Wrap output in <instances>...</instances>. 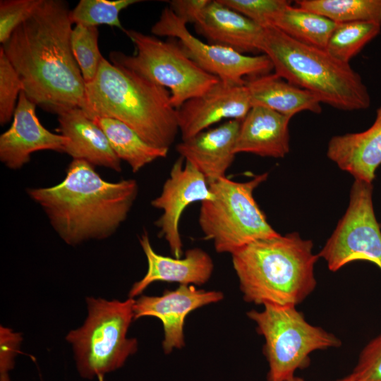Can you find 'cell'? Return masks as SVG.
<instances>
[{"label":"cell","instance_id":"obj_2","mask_svg":"<svg viewBox=\"0 0 381 381\" xmlns=\"http://www.w3.org/2000/svg\"><path fill=\"white\" fill-rule=\"evenodd\" d=\"M66 173L55 186L28 189V195L68 245L111 236L126 219L136 199V181L109 182L95 166L80 159H73Z\"/></svg>","mask_w":381,"mask_h":381},{"label":"cell","instance_id":"obj_20","mask_svg":"<svg viewBox=\"0 0 381 381\" xmlns=\"http://www.w3.org/2000/svg\"><path fill=\"white\" fill-rule=\"evenodd\" d=\"M327 156L355 179L372 183L381 165V106L376 110L373 123L365 131L332 137Z\"/></svg>","mask_w":381,"mask_h":381},{"label":"cell","instance_id":"obj_34","mask_svg":"<svg viewBox=\"0 0 381 381\" xmlns=\"http://www.w3.org/2000/svg\"><path fill=\"white\" fill-rule=\"evenodd\" d=\"M210 0H171L169 8L186 24L195 23Z\"/></svg>","mask_w":381,"mask_h":381},{"label":"cell","instance_id":"obj_13","mask_svg":"<svg viewBox=\"0 0 381 381\" xmlns=\"http://www.w3.org/2000/svg\"><path fill=\"white\" fill-rule=\"evenodd\" d=\"M223 298L220 291L198 289L194 285H180L175 290H166L159 296L143 295L135 299L134 320L147 316L160 320L164 334L162 348L165 353H169L185 345L183 328L187 315Z\"/></svg>","mask_w":381,"mask_h":381},{"label":"cell","instance_id":"obj_7","mask_svg":"<svg viewBox=\"0 0 381 381\" xmlns=\"http://www.w3.org/2000/svg\"><path fill=\"white\" fill-rule=\"evenodd\" d=\"M267 176L263 173L245 182L224 177L209 185L214 198L201 202L198 222L205 238L213 241L217 253L232 254L255 241L279 234L253 197Z\"/></svg>","mask_w":381,"mask_h":381},{"label":"cell","instance_id":"obj_10","mask_svg":"<svg viewBox=\"0 0 381 381\" xmlns=\"http://www.w3.org/2000/svg\"><path fill=\"white\" fill-rule=\"evenodd\" d=\"M373 189L371 183L355 179L347 210L318 254L330 271L356 260L371 262L381 270V231L375 215Z\"/></svg>","mask_w":381,"mask_h":381},{"label":"cell","instance_id":"obj_23","mask_svg":"<svg viewBox=\"0 0 381 381\" xmlns=\"http://www.w3.org/2000/svg\"><path fill=\"white\" fill-rule=\"evenodd\" d=\"M92 120L105 133L117 157L127 162L133 173L167 156L169 149L149 144L134 130L117 119L95 117Z\"/></svg>","mask_w":381,"mask_h":381},{"label":"cell","instance_id":"obj_1","mask_svg":"<svg viewBox=\"0 0 381 381\" xmlns=\"http://www.w3.org/2000/svg\"><path fill=\"white\" fill-rule=\"evenodd\" d=\"M68 3L42 0L1 47L37 106L59 114L83 109L85 83L73 56Z\"/></svg>","mask_w":381,"mask_h":381},{"label":"cell","instance_id":"obj_31","mask_svg":"<svg viewBox=\"0 0 381 381\" xmlns=\"http://www.w3.org/2000/svg\"><path fill=\"white\" fill-rule=\"evenodd\" d=\"M42 0L0 1V42L4 44L13 31L28 18Z\"/></svg>","mask_w":381,"mask_h":381},{"label":"cell","instance_id":"obj_15","mask_svg":"<svg viewBox=\"0 0 381 381\" xmlns=\"http://www.w3.org/2000/svg\"><path fill=\"white\" fill-rule=\"evenodd\" d=\"M36 104L22 91L10 128L0 135V160L8 169H19L37 151L52 150L64 152L67 139L54 133L40 123Z\"/></svg>","mask_w":381,"mask_h":381},{"label":"cell","instance_id":"obj_9","mask_svg":"<svg viewBox=\"0 0 381 381\" xmlns=\"http://www.w3.org/2000/svg\"><path fill=\"white\" fill-rule=\"evenodd\" d=\"M135 47L133 55L121 52L109 54L111 62L168 88L173 107L202 95L219 78L200 68L186 54L176 38L161 40L135 30L124 32Z\"/></svg>","mask_w":381,"mask_h":381},{"label":"cell","instance_id":"obj_12","mask_svg":"<svg viewBox=\"0 0 381 381\" xmlns=\"http://www.w3.org/2000/svg\"><path fill=\"white\" fill-rule=\"evenodd\" d=\"M214 198L205 176L179 157L174 163L161 193L151 201L153 207L163 211L155 225L159 229V236L166 240L175 258H181L183 253L179 232L182 213L191 203Z\"/></svg>","mask_w":381,"mask_h":381},{"label":"cell","instance_id":"obj_37","mask_svg":"<svg viewBox=\"0 0 381 381\" xmlns=\"http://www.w3.org/2000/svg\"><path fill=\"white\" fill-rule=\"evenodd\" d=\"M288 381H305L303 379L299 377L294 376L291 379H289Z\"/></svg>","mask_w":381,"mask_h":381},{"label":"cell","instance_id":"obj_22","mask_svg":"<svg viewBox=\"0 0 381 381\" xmlns=\"http://www.w3.org/2000/svg\"><path fill=\"white\" fill-rule=\"evenodd\" d=\"M245 84L253 107H264L290 118L303 111H322L321 102L314 95L275 73L250 77Z\"/></svg>","mask_w":381,"mask_h":381},{"label":"cell","instance_id":"obj_4","mask_svg":"<svg viewBox=\"0 0 381 381\" xmlns=\"http://www.w3.org/2000/svg\"><path fill=\"white\" fill-rule=\"evenodd\" d=\"M296 233L255 241L231 254L243 299L256 305L296 306L315 289L319 256Z\"/></svg>","mask_w":381,"mask_h":381},{"label":"cell","instance_id":"obj_33","mask_svg":"<svg viewBox=\"0 0 381 381\" xmlns=\"http://www.w3.org/2000/svg\"><path fill=\"white\" fill-rule=\"evenodd\" d=\"M21 339L20 333L1 327L0 373H8L13 368Z\"/></svg>","mask_w":381,"mask_h":381},{"label":"cell","instance_id":"obj_8","mask_svg":"<svg viewBox=\"0 0 381 381\" xmlns=\"http://www.w3.org/2000/svg\"><path fill=\"white\" fill-rule=\"evenodd\" d=\"M263 306L262 310H251L247 315L265 338L267 381H288L296 370L309 365L312 352L341 345L334 334L308 322L296 306L269 303Z\"/></svg>","mask_w":381,"mask_h":381},{"label":"cell","instance_id":"obj_21","mask_svg":"<svg viewBox=\"0 0 381 381\" xmlns=\"http://www.w3.org/2000/svg\"><path fill=\"white\" fill-rule=\"evenodd\" d=\"M291 119L264 107H252L241 121L234 153L284 157L289 151Z\"/></svg>","mask_w":381,"mask_h":381},{"label":"cell","instance_id":"obj_25","mask_svg":"<svg viewBox=\"0 0 381 381\" xmlns=\"http://www.w3.org/2000/svg\"><path fill=\"white\" fill-rule=\"evenodd\" d=\"M296 5L337 24L371 22L381 25V0H298Z\"/></svg>","mask_w":381,"mask_h":381},{"label":"cell","instance_id":"obj_35","mask_svg":"<svg viewBox=\"0 0 381 381\" xmlns=\"http://www.w3.org/2000/svg\"><path fill=\"white\" fill-rule=\"evenodd\" d=\"M335 381H366L363 377L352 372L350 375Z\"/></svg>","mask_w":381,"mask_h":381},{"label":"cell","instance_id":"obj_11","mask_svg":"<svg viewBox=\"0 0 381 381\" xmlns=\"http://www.w3.org/2000/svg\"><path fill=\"white\" fill-rule=\"evenodd\" d=\"M151 32L155 36L177 39L188 56L200 68L226 83L244 85L246 76L265 75L273 70L270 59L265 54L250 56L201 41L169 6L163 9Z\"/></svg>","mask_w":381,"mask_h":381},{"label":"cell","instance_id":"obj_32","mask_svg":"<svg viewBox=\"0 0 381 381\" xmlns=\"http://www.w3.org/2000/svg\"><path fill=\"white\" fill-rule=\"evenodd\" d=\"M353 372L366 381H381V333L362 349Z\"/></svg>","mask_w":381,"mask_h":381},{"label":"cell","instance_id":"obj_24","mask_svg":"<svg viewBox=\"0 0 381 381\" xmlns=\"http://www.w3.org/2000/svg\"><path fill=\"white\" fill-rule=\"evenodd\" d=\"M272 26L303 43L325 49L337 23L290 4L279 15Z\"/></svg>","mask_w":381,"mask_h":381},{"label":"cell","instance_id":"obj_6","mask_svg":"<svg viewBox=\"0 0 381 381\" xmlns=\"http://www.w3.org/2000/svg\"><path fill=\"white\" fill-rule=\"evenodd\" d=\"M135 299L121 301L86 298L87 316L83 325L70 331L76 368L85 379H92L121 368L138 350V341L128 337L134 320Z\"/></svg>","mask_w":381,"mask_h":381},{"label":"cell","instance_id":"obj_36","mask_svg":"<svg viewBox=\"0 0 381 381\" xmlns=\"http://www.w3.org/2000/svg\"><path fill=\"white\" fill-rule=\"evenodd\" d=\"M98 381H106L104 375L97 377ZM0 381H10L8 373H0Z\"/></svg>","mask_w":381,"mask_h":381},{"label":"cell","instance_id":"obj_28","mask_svg":"<svg viewBox=\"0 0 381 381\" xmlns=\"http://www.w3.org/2000/svg\"><path fill=\"white\" fill-rule=\"evenodd\" d=\"M98 39L97 27L77 24L72 30V51L85 84L95 78L104 59L99 49Z\"/></svg>","mask_w":381,"mask_h":381},{"label":"cell","instance_id":"obj_16","mask_svg":"<svg viewBox=\"0 0 381 381\" xmlns=\"http://www.w3.org/2000/svg\"><path fill=\"white\" fill-rule=\"evenodd\" d=\"M146 256L147 270L145 276L135 282L128 293L134 298L155 282H177L180 285H202L210 278L213 261L210 255L200 248L188 249L184 258H170L156 253L146 231L139 238Z\"/></svg>","mask_w":381,"mask_h":381},{"label":"cell","instance_id":"obj_30","mask_svg":"<svg viewBox=\"0 0 381 381\" xmlns=\"http://www.w3.org/2000/svg\"><path fill=\"white\" fill-rule=\"evenodd\" d=\"M262 28L272 26L279 15L291 4L286 0H219Z\"/></svg>","mask_w":381,"mask_h":381},{"label":"cell","instance_id":"obj_27","mask_svg":"<svg viewBox=\"0 0 381 381\" xmlns=\"http://www.w3.org/2000/svg\"><path fill=\"white\" fill-rule=\"evenodd\" d=\"M140 0H80L70 12L72 23L97 27L107 25L125 32L120 20V12Z\"/></svg>","mask_w":381,"mask_h":381},{"label":"cell","instance_id":"obj_29","mask_svg":"<svg viewBox=\"0 0 381 381\" xmlns=\"http://www.w3.org/2000/svg\"><path fill=\"white\" fill-rule=\"evenodd\" d=\"M23 91L22 80L0 48V124L8 123L17 106L20 92Z\"/></svg>","mask_w":381,"mask_h":381},{"label":"cell","instance_id":"obj_3","mask_svg":"<svg viewBox=\"0 0 381 381\" xmlns=\"http://www.w3.org/2000/svg\"><path fill=\"white\" fill-rule=\"evenodd\" d=\"M82 110L91 119H117L160 148L169 149L179 131L177 110L167 88L104 58L95 78L85 84Z\"/></svg>","mask_w":381,"mask_h":381},{"label":"cell","instance_id":"obj_14","mask_svg":"<svg viewBox=\"0 0 381 381\" xmlns=\"http://www.w3.org/2000/svg\"><path fill=\"white\" fill-rule=\"evenodd\" d=\"M252 107L246 84L219 80L204 94L187 100L176 109L182 140L224 119L241 121Z\"/></svg>","mask_w":381,"mask_h":381},{"label":"cell","instance_id":"obj_26","mask_svg":"<svg viewBox=\"0 0 381 381\" xmlns=\"http://www.w3.org/2000/svg\"><path fill=\"white\" fill-rule=\"evenodd\" d=\"M381 25L371 22L337 24L325 50L335 59L349 64L380 32Z\"/></svg>","mask_w":381,"mask_h":381},{"label":"cell","instance_id":"obj_17","mask_svg":"<svg viewBox=\"0 0 381 381\" xmlns=\"http://www.w3.org/2000/svg\"><path fill=\"white\" fill-rule=\"evenodd\" d=\"M241 121L227 120L221 125L203 131L182 140L176 150L206 179L208 184L226 177L232 164Z\"/></svg>","mask_w":381,"mask_h":381},{"label":"cell","instance_id":"obj_5","mask_svg":"<svg viewBox=\"0 0 381 381\" xmlns=\"http://www.w3.org/2000/svg\"><path fill=\"white\" fill-rule=\"evenodd\" d=\"M260 51L275 74L314 95L321 103L341 111H361L370 105L361 76L325 49L298 41L273 26L264 28Z\"/></svg>","mask_w":381,"mask_h":381},{"label":"cell","instance_id":"obj_18","mask_svg":"<svg viewBox=\"0 0 381 381\" xmlns=\"http://www.w3.org/2000/svg\"><path fill=\"white\" fill-rule=\"evenodd\" d=\"M194 25L208 43L243 54L261 52L264 28L219 0H210Z\"/></svg>","mask_w":381,"mask_h":381},{"label":"cell","instance_id":"obj_19","mask_svg":"<svg viewBox=\"0 0 381 381\" xmlns=\"http://www.w3.org/2000/svg\"><path fill=\"white\" fill-rule=\"evenodd\" d=\"M58 133L67 139L64 152L73 159L93 166L121 171V159L114 152L103 131L78 107L58 114Z\"/></svg>","mask_w":381,"mask_h":381}]
</instances>
